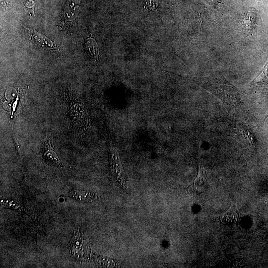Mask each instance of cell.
<instances>
[{
    "mask_svg": "<svg viewBox=\"0 0 268 268\" xmlns=\"http://www.w3.org/2000/svg\"><path fill=\"white\" fill-rule=\"evenodd\" d=\"M203 84L206 89L227 105L237 106L241 103V97L237 89L223 77H206Z\"/></svg>",
    "mask_w": 268,
    "mask_h": 268,
    "instance_id": "cell-1",
    "label": "cell"
},
{
    "mask_svg": "<svg viewBox=\"0 0 268 268\" xmlns=\"http://www.w3.org/2000/svg\"><path fill=\"white\" fill-rule=\"evenodd\" d=\"M109 162L111 172L117 184L126 193L130 194L131 188L129 180L121 162L119 153L114 143L109 138Z\"/></svg>",
    "mask_w": 268,
    "mask_h": 268,
    "instance_id": "cell-2",
    "label": "cell"
},
{
    "mask_svg": "<svg viewBox=\"0 0 268 268\" xmlns=\"http://www.w3.org/2000/svg\"><path fill=\"white\" fill-rule=\"evenodd\" d=\"M69 123L72 128L77 132L85 133L88 126V115L86 108L79 102L68 104Z\"/></svg>",
    "mask_w": 268,
    "mask_h": 268,
    "instance_id": "cell-3",
    "label": "cell"
},
{
    "mask_svg": "<svg viewBox=\"0 0 268 268\" xmlns=\"http://www.w3.org/2000/svg\"><path fill=\"white\" fill-rule=\"evenodd\" d=\"M41 155L42 159L48 164L55 166H62V164L54 150L52 141L50 138L45 140L42 144Z\"/></svg>",
    "mask_w": 268,
    "mask_h": 268,
    "instance_id": "cell-4",
    "label": "cell"
},
{
    "mask_svg": "<svg viewBox=\"0 0 268 268\" xmlns=\"http://www.w3.org/2000/svg\"><path fill=\"white\" fill-rule=\"evenodd\" d=\"M79 0H68L64 11L65 18L71 20L76 17L79 11Z\"/></svg>",
    "mask_w": 268,
    "mask_h": 268,
    "instance_id": "cell-5",
    "label": "cell"
},
{
    "mask_svg": "<svg viewBox=\"0 0 268 268\" xmlns=\"http://www.w3.org/2000/svg\"><path fill=\"white\" fill-rule=\"evenodd\" d=\"M239 218L238 210L234 205H232L220 217L222 222L225 224L235 223L238 221Z\"/></svg>",
    "mask_w": 268,
    "mask_h": 268,
    "instance_id": "cell-6",
    "label": "cell"
},
{
    "mask_svg": "<svg viewBox=\"0 0 268 268\" xmlns=\"http://www.w3.org/2000/svg\"><path fill=\"white\" fill-rule=\"evenodd\" d=\"M69 196L77 201L86 202L91 201L96 198L93 193L80 190H72L69 192Z\"/></svg>",
    "mask_w": 268,
    "mask_h": 268,
    "instance_id": "cell-7",
    "label": "cell"
},
{
    "mask_svg": "<svg viewBox=\"0 0 268 268\" xmlns=\"http://www.w3.org/2000/svg\"><path fill=\"white\" fill-rule=\"evenodd\" d=\"M85 49L89 56L93 58H96L99 54V48L96 41L92 39L88 38L85 43Z\"/></svg>",
    "mask_w": 268,
    "mask_h": 268,
    "instance_id": "cell-8",
    "label": "cell"
},
{
    "mask_svg": "<svg viewBox=\"0 0 268 268\" xmlns=\"http://www.w3.org/2000/svg\"><path fill=\"white\" fill-rule=\"evenodd\" d=\"M1 204L2 205L4 206L5 207L12 208L14 209H17L19 206V204H18L14 201L7 200H1Z\"/></svg>",
    "mask_w": 268,
    "mask_h": 268,
    "instance_id": "cell-9",
    "label": "cell"
},
{
    "mask_svg": "<svg viewBox=\"0 0 268 268\" xmlns=\"http://www.w3.org/2000/svg\"><path fill=\"white\" fill-rule=\"evenodd\" d=\"M204 180V178L203 170L201 167V165H199V173L195 181V184H197L198 185H201L203 183Z\"/></svg>",
    "mask_w": 268,
    "mask_h": 268,
    "instance_id": "cell-10",
    "label": "cell"
},
{
    "mask_svg": "<svg viewBox=\"0 0 268 268\" xmlns=\"http://www.w3.org/2000/svg\"><path fill=\"white\" fill-rule=\"evenodd\" d=\"M243 134H244L246 138H247L251 144L253 146L255 145V141L254 138L253 137V135L252 134L250 133V132H249L248 130L246 129H243Z\"/></svg>",
    "mask_w": 268,
    "mask_h": 268,
    "instance_id": "cell-11",
    "label": "cell"
},
{
    "mask_svg": "<svg viewBox=\"0 0 268 268\" xmlns=\"http://www.w3.org/2000/svg\"><path fill=\"white\" fill-rule=\"evenodd\" d=\"M25 6L28 8L33 7L35 4L36 0H22Z\"/></svg>",
    "mask_w": 268,
    "mask_h": 268,
    "instance_id": "cell-12",
    "label": "cell"
},
{
    "mask_svg": "<svg viewBox=\"0 0 268 268\" xmlns=\"http://www.w3.org/2000/svg\"><path fill=\"white\" fill-rule=\"evenodd\" d=\"M148 6L150 8H155L157 7L158 2H153V0H147Z\"/></svg>",
    "mask_w": 268,
    "mask_h": 268,
    "instance_id": "cell-13",
    "label": "cell"
}]
</instances>
